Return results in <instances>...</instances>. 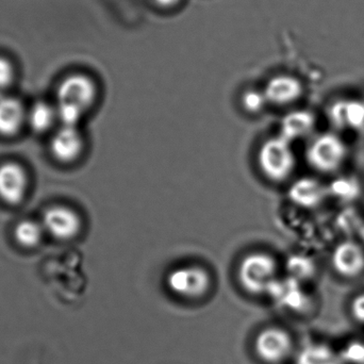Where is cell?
<instances>
[{
  "label": "cell",
  "mask_w": 364,
  "mask_h": 364,
  "mask_svg": "<svg viewBox=\"0 0 364 364\" xmlns=\"http://www.w3.org/2000/svg\"><path fill=\"white\" fill-rule=\"evenodd\" d=\"M98 89L95 81L85 74L68 75L58 85V122L61 126L78 127L81 119L97 100Z\"/></svg>",
  "instance_id": "1"
},
{
  "label": "cell",
  "mask_w": 364,
  "mask_h": 364,
  "mask_svg": "<svg viewBox=\"0 0 364 364\" xmlns=\"http://www.w3.org/2000/svg\"><path fill=\"white\" fill-rule=\"evenodd\" d=\"M275 259L265 252H252L244 257L237 267V280L245 292L252 295L269 294L277 278Z\"/></svg>",
  "instance_id": "2"
},
{
  "label": "cell",
  "mask_w": 364,
  "mask_h": 364,
  "mask_svg": "<svg viewBox=\"0 0 364 364\" xmlns=\"http://www.w3.org/2000/svg\"><path fill=\"white\" fill-rule=\"evenodd\" d=\"M348 154V146L339 134L323 132L310 141L306 151V159L316 172L335 174L346 164Z\"/></svg>",
  "instance_id": "3"
},
{
  "label": "cell",
  "mask_w": 364,
  "mask_h": 364,
  "mask_svg": "<svg viewBox=\"0 0 364 364\" xmlns=\"http://www.w3.org/2000/svg\"><path fill=\"white\" fill-rule=\"evenodd\" d=\"M258 164L261 173L269 181H287L296 166L292 144L280 136L269 139L259 149Z\"/></svg>",
  "instance_id": "4"
},
{
  "label": "cell",
  "mask_w": 364,
  "mask_h": 364,
  "mask_svg": "<svg viewBox=\"0 0 364 364\" xmlns=\"http://www.w3.org/2000/svg\"><path fill=\"white\" fill-rule=\"evenodd\" d=\"M168 290L188 301L203 299L209 292L212 278L209 272L198 265H186L177 267L166 277Z\"/></svg>",
  "instance_id": "5"
},
{
  "label": "cell",
  "mask_w": 364,
  "mask_h": 364,
  "mask_svg": "<svg viewBox=\"0 0 364 364\" xmlns=\"http://www.w3.org/2000/svg\"><path fill=\"white\" fill-rule=\"evenodd\" d=\"M254 350L262 363L280 364L292 354V337L288 331L280 327H267L257 335Z\"/></svg>",
  "instance_id": "6"
},
{
  "label": "cell",
  "mask_w": 364,
  "mask_h": 364,
  "mask_svg": "<svg viewBox=\"0 0 364 364\" xmlns=\"http://www.w3.org/2000/svg\"><path fill=\"white\" fill-rule=\"evenodd\" d=\"M41 223L45 232L63 241L74 239L82 228V222L79 214L65 205L48 208L43 214Z\"/></svg>",
  "instance_id": "7"
},
{
  "label": "cell",
  "mask_w": 364,
  "mask_h": 364,
  "mask_svg": "<svg viewBox=\"0 0 364 364\" xmlns=\"http://www.w3.org/2000/svg\"><path fill=\"white\" fill-rule=\"evenodd\" d=\"M333 271L342 278L354 279L364 273V247L353 240L338 244L331 252Z\"/></svg>",
  "instance_id": "8"
},
{
  "label": "cell",
  "mask_w": 364,
  "mask_h": 364,
  "mask_svg": "<svg viewBox=\"0 0 364 364\" xmlns=\"http://www.w3.org/2000/svg\"><path fill=\"white\" fill-rule=\"evenodd\" d=\"M28 175L16 162L0 166V198L9 205H17L25 198L28 190Z\"/></svg>",
  "instance_id": "9"
},
{
  "label": "cell",
  "mask_w": 364,
  "mask_h": 364,
  "mask_svg": "<svg viewBox=\"0 0 364 364\" xmlns=\"http://www.w3.org/2000/svg\"><path fill=\"white\" fill-rule=\"evenodd\" d=\"M329 122L337 130L364 132V102L340 100L329 107Z\"/></svg>",
  "instance_id": "10"
},
{
  "label": "cell",
  "mask_w": 364,
  "mask_h": 364,
  "mask_svg": "<svg viewBox=\"0 0 364 364\" xmlns=\"http://www.w3.org/2000/svg\"><path fill=\"white\" fill-rule=\"evenodd\" d=\"M263 93L269 104L289 106L301 97L304 85L296 77L284 74L276 75L267 81Z\"/></svg>",
  "instance_id": "11"
},
{
  "label": "cell",
  "mask_w": 364,
  "mask_h": 364,
  "mask_svg": "<svg viewBox=\"0 0 364 364\" xmlns=\"http://www.w3.org/2000/svg\"><path fill=\"white\" fill-rule=\"evenodd\" d=\"M83 149L85 140L78 127L61 126L51 139V153L62 164L76 161L82 154Z\"/></svg>",
  "instance_id": "12"
},
{
  "label": "cell",
  "mask_w": 364,
  "mask_h": 364,
  "mask_svg": "<svg viewBox=\"0 0 364 364\" xmlns=\"http://www.w3.org/2000/svg\"><path fill=\"white\" fill-rule=\"evenodd\" d=\"M289 198L303 209H316L329 197L328 188L314 177H303L291 184Z\"/></svg>",
  "instance_id": "13"
},
{
  "label": "cell",
  "mask_w": 364,
  "mask_h": 364,
  "mask_svg": "<svg viewBox=\"0 0 364 364\" xmlns=\"http://www.w3.org/2000/svg\"><path fill=\"white\" fill-rule=\"evenodd\" d=\"M267 295L279 307L292 310V311H301L305 309L308 304L307 296L301 289L299 282L291 277L276 280Z\"/></svg>",
  "instance_id": "14"
},
{
  "label": "cell",
  "mask_w": 364,
  "mask_h": 364,
  "mask_svg": "<svg viewBox=\"0 0 364 364\" xmlns=\"http://www.w3.org/2000/svg\"><path fill=\"white\" fill-rule=\"evenodd\" d=\"M316 119L307 110H295L287 113L280 122L279 136L292 144L295 141L307 138L316 129Z\"/></svg>",
  "instance_id": "15"
},
{
  "label": "cell",
  "mask_w": 364,
  "mask_h": 364,
  "mask_svg": "<svg viewBox=\"0 0 364 364\" xmlns=\"http://www.w3.org/2000/svg\"><path fill=\"white\" fill-rule=\"evenodd\" d=\"M27 110L23 102L12 96L0 97V134L12 136L26 124Z\"/></svg>",
  "instance_id": "16"
},
{
  "label": "cell",
  "mask_w": 364,
  "mask_h": 364,
  "mask_svg": "<svg viewBox=\"0 0 364 364\" xmlns=\"http://www.w3.org/2000/svg\"><path fill=\"white\" fill-rule=\"evenodd\" d=\"M295 364H344V360L329 346L311 343L299 350Z\"/></svg>",
  "instance_id": "17"
},
{
  "label": "cell",
  "mask_w": 364,
  "mask_h": 364,
  "mask_svg": "<svg viewBox=\"0 0 364 364\" xmlns=\"http://www.w3.org/2000/svg\"><path fill=\"white\" fill-rule=\"evenodd\" d=\"M328 188L329 197L337 199L340 203H348L357 200L363 193V184L358 178L348 175L336 177Z\"/></svg>",
  "instance_id": "18"
},
{
  "label": "cell",
  "mask_w": 364,
  "mask_h": 364,
  "mask_svg": "<svg viewBox=\"0 0 364 364\" xmlns=\"http://www.w3.org/2000/svg\"><path fill=\"white\" fill-rule=\"evenodd\" d=\"M55 122H58L55 106H51L47 102H36L29 110H27L26 124L38 134L50 129Z\"/></svg>",
  "instance_id": "19"
},
{
  "label": "cell",
  "mask_w": 364,
  "mask_h": 364,
  "mask_svg": "<svg viewBox=\"0 0 364 364\" xmlns=\"http://www.w3.org/2000/svg\"><path fill=\"white\" fill-rule=\"evenodd\" d=\"M45 230L42 223L32 220H23L15 226L14 237L23 247H36L44 237Z\"/></svg>",
  "instance_id": "20"
},
{
  "label": "cell",
  "mask_w": 364,
  "mask_h": 364,
  "mask_svg": "<svg viewBox=\"0 0 364 364\" xmlns=\"http://www.w3.org/2000/svg\"><path fill=\"white\" fill-rule=\"evenodd\" d=\"M288 271L290 273L289 277L297 280L308 279L314 276L316 272L314 261L304 256H293L288 262Z\"/></svg>",
  "instance_id": "21"
},
{
  "label": "cell",
  "mask_w": 364,
  "mask_h": 364,
  "mask_svg": "<svg viewBox=\"0 0 364 364\" xmlns=\"http://www.w3.org/2000/svg\"><path fill=\"white\" fill-rule=\"evenodd\" d=\"M269 104L263 91L256 89L247 90L242 95V106L247 112L256 114L261 112Z\"/></svg>",
  "instance_id": "22"
},
{
  "label": "cell",
  "mask_w": 364,
  "mask_h": 364,
  "mask_svg": "<svg viewBox=\"0 0 364 364\" xmlns=\"http://www.w3.org/2000/svg\"><path fill=\"white\" fill-rule=\"evenodd\" d=\"M14 68L6 58L0 55V90L10 87L14 80Z\"/></svg>",
  "instance_id": "23"
},
{
  "label": "cell",
  "mask_w": 364,
  "mask_h": 364,
  "mask_svg": "<svg viewBox=\"0 0 364 364\" xmlns=\"http://www.w3.org/2000/svg\"><path fill=\"white\" fill-rule=\"evenodd\" d=\"M350 312H352L353 318L357 322L364 324V293L357 295L353 299L352 304H350Z\"/></svg>",
  "instance_id": "24"
},
{
  "label": "cell",
  "mask_w": 364,
  "mask_h": 364,
  "mask_svg": "<svg viewBox=\"0 0 364 364\" xmlns=\"http://www.w3.org/2000/svg\"><path fill=\"white\" fill-rule=\"evenodd\" d=\"M348 358L353 361H364V346H350L348 350Z\"/></svg>",
  "instance_id": "25"
},
{
  "label": "cell",
  "mask_w": 364,
  "mask_h": 364,
  "mask_svg": "<svg viewBox=\"0 0 364 364\" xmlns=\"http://www.w3.org/2000/svg\"><path fill=\"white\" fill-rule=\"evenodd\" d=\"M182 0H153L156 6L161 9H172L178 6Z\"/></svg>",
  "instance_id": "26"
},
{
  "label": "cell",
  "mask_w": 364,
  "mask_h": 364,
  "mask_svg": "<svg viewBox=\"0 0 364 364\" xmlns=\"http://www.w3.org/2000/svg\"><path fill=\"white\" fill-rule=\"evenodd\" d=\"M359 237H360L361 244L364 246V224L361 225L360 229L358 231Z\"/></svg>",
  "instance_id": "27"
}]
</instances>
